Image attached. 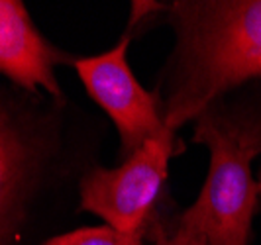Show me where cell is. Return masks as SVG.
Masks as SVG:
<instances>
[{
	"mask_svg": "<svg viewBox=\"0 0 261 245\" xmlns=\"http://www.w3.org/2000/svg\"><path fill=\"white\" fill-rule=\"evenodd\" d=\"M63 57L43 39L24 2L0 0V77L28 92L43 91L63 100L55 63Z\"/></svg>",
	"mask_w": 261,
	"mask_h": 245,
	"instance_id": "cell-6",
	"label": "cell"
},
{
	"mask_svg": "<svg viewBox=\"0 0 261 245\" xmlns=\"http://www.w3.org/2000/svg\"><path fill=\"white\" fill-rule=\"evenodd\" d=\"M147 239L151 241L149 245H206L198 237H195L193 233L185 232L179 226H175V230L169 232V230L161 228V224H153V222L149 226Z\"/></svg>",
	"mask_w": 261,
	"mask_h": 245,
	"instance_id": "cell-8",
	"label": "cell"
},
{
	"mask_svg": "<svg viewBox=\"0 0 261 245\" xmlns=\"http://www.w3.org/2000/svg\"><path fill=\"white\" fill-rule=\"evenodd\" d=\"M67 100L0 77V245H41L57 190L71 179Z\"/></svg>",
	"mask_w": 261,
	"mask_h": 245,
	"instance_id": "cell-2",
	"label": "cell"
},
{
	"mask_svg": "<svg viewBox=\"0 0 261 245\" xmlns=\"http://www.w3.org/2000/svg\"><path fill=\"white\" fill-rule=\"evenodd\" d=\"M193 142L210 149V169L198 198L177 226L206 245H248L259 196L251 161L261 151V128L208 108L196 118Z\"/></svg>",
	"mask_w": 261,
	"mask_h": 245,
	"instance_id": "cell-3",
	"label": "cell"
},
{
	"mask_svg": "<svg viewBox=\"0 0 261 245\" xmlns=\"http://www.w3.org/2000/svg\"><path fill=\"white\" fill-rule=\"evenodd\" d=\"M177 147L175 138L149 140L120 167L89 169L79 184V210L96 214L118 232L149 230L169 159Z\"/></svg>",
	"mask_w": 261,
	"mask_h": 245,
	"instance_id": "cell-4",
	"label": "cell"
},
{
	"mask_svg": "<svg viewBox=\"0 0 261 245\" xmlns=\"http://www.w3.org/2000/svg\"><path fill=\"white\" fill-rule=\"evenodd\" d=\"M130 36L108 51L75 61V71L94 102L114 122L122 157H130L149 140L175 138L167 129L155 92H147L136 80L128 63Z\"/></svg>",
	"mask_w": 261,
	"mask_h": 245,
	"instance_id": "cell-5",
	"label": "cell"
},
{
	"mask_svg": "<svg viewBox=\"0 0 261 245\" xmlns=\"http://www.w3.org/2000/svg\"><path fill=\"white\" fill-rule=\"evenodd\" d=\"M257 190H259V196H261V171H259V181H257Z\"/></svg>",
	"mask_w": 261,
	"mask_h": 245,
	"instance_id": "cell-9",
	"label": "cell"
},
{
	"mask_svg": "<svg viewBox=\"0 0 261 245\" xmlns=\"http://www.w3.org/2000/svg\"><path fill=\"white\" fill-rule=\"evenodd\" d=\"M147 232L126 233L118 232L112 226H94V228H77L65 233H57L41 245H144Z\"/></svg>",
	"mask_w": 261,
	"mask_h": 245,
	"instance_id": "cell-7",
	"label": "cell"
},
{
	"mask_svg": "<svg viewBox=\"0 0 261 245\" xmlns=\"http://www.w3.org/2000/svg\"><path fill=\"white\" fill-rule=\"evenodd\" d=\"M171 24L177 43L155 96L175 133L224 92L261 77V0L173 2Z\"/></svg>",
	"mask_w": 261,
	"mask_h": 245,
	"instance_id": "cell-1",
	"label": "cell"
}]
</instances>
